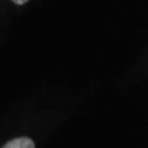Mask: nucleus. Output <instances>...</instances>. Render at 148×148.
Instances as JSON below:
<instances>
[{"label":"nucleus","instance_id":"1","mask_svg":"<svg viewBox=\"0 0 148 148\" xmlns=\"http://www.w3.org/2000/svg\"><path fill=\"white\" fill-rule=\"evenodd\" d=\"M3 148H35V143L27 137H20L8 142Z\"/></svg>","mask_w":148,"mask_h":148},{"label":"nucleus","instance_id":"2","mask_svg":"<svg viewBox=\"0 0 148 148\" xmlns=\"http://www.w3.org/2000/svg\"><path fill=\"white\" fill-rule=\"evenodd\" d=\"M12 1H14V3H16V4H20V5H21V4H25V3H27V1H29V0H12Z\"/></svg>","mask_w":148,"mask_h":148}]
</instances>
